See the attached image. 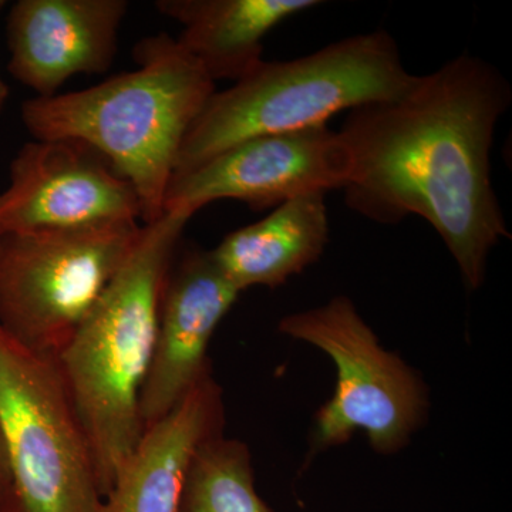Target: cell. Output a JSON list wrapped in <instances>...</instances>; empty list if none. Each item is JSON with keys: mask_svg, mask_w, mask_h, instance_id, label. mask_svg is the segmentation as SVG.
<instances>
[{"mask_svg": "<svg viewBox=\"0 0 512 512\" xmlns=\"http://www.w3.org/2000/svg\"><path fill=\"white\" fill-rule=\"evenodd\" d=\"M511 103L507 77L463 53L396 99L349 111L338 131L350 157L346 205L377 224L423 218L477 291L490 252L511 239L491 175L495 128Z\"/></svg>", "mask_w": 512, "mask_h": 512, "instance_id": "cell-1", "label": "cell"}, {"mask_svg": "<svg viewBox=\"0 0 512 512\" xmlns=\"http://www.w3.org/2000/svg\"><path fill=\"white\" fill-rule=\"evenodd\" d=\"M137 69L103 83L22 104L33 140L86 144L126 178L141 205V224L164 214L178 153L217 87L177 37H144L133 50Z\"/></svg>", "mask_w": 512, "mask_h": 512, "instance_id": "cell-2", "label": "cell"}, {"mask_svg": "<svg viewBox=\"0 0 512 512\" xmlns=\"http://www.w3.org/2000/svg\"><path fill=\"white\" fill-rule=\"evenodd\" d=\"M191 218L171 210L143 224L126 262L57 359L92 447L103 497L144 433L141 389L165 282Z\"/></svg>", "mask_w": 512, "mask_h": 512, "instance_id": "cell-3", "label": "cell"}, {"mask_svg": "<svg viewBox=\"0 0 512 512\" xmlns=\"http://www.w3.org/2000/svg\"><path fill=\"white\" fill-rule=\"evenodd\" d=\"M414 77L383 29L288 62L264 60L208 99L184 138L173 178L249 138L328 126L342 111L396 99Z\"/></svg>", "mask_w": 512, "mask_h": 512, "instance_id": "cell-4", "label": "cell"}, {"mask_svg": "<svg viewBox=\"0 0 512 512\" xmlns=\"http://www.w3.org/2000/svg\"><path fill=\"white\" fill-rule=\"evenodd\" d=\"M0 421L10 463L0 512H99L92 447L53 357L0 328Z\"/></svg>", "mask_w": 512, "mask_h": 512, "instance_id": "cell-5", "label": "cell"}, {"mask_svg": "<svg viewBox=\"0 0 512 512\" xmlns=\"http://www.w3.org/2000/svg\"><path fill=\"white\" fill-rule=\"evenodd\" d=\"M143 224L106 222L0 238V328L59 359L133 251Z\"/></svg>", "mask_w": 512, "mask_h": 512, "instance_id": "cell-6", "label": "cell"}, {"mask_svg": "<svg viewBox=\"0 0 512 512\" xmlns=\"http://www.w3.org/2000/svg\"><path fill=\"white\" fill-rule=\"evenodd\" d=\"M279 332L326 353L336 366L332 399L313 421L311 456L363 431L379 454L399 453L423 426L429 394L402 357L380 345L348 296L279 320Z\"/></svg>", "mask_w": 512, "mask_h": 512, "instance_id": "cell-7", "label": "cell"}, {"mask_svg": "<svg viewBox=\"0 0 512 512\" xmlns=\"http://www.w3.org/2000/svg\"><path fill=\"white\" fill-rule=\"evenodd\" d=\"M349 174L348 148L328 126L249 138L174 177L164 211L194 217L221 200L245 202L261 211L309 192L342 190Z\"/></svg>", "mask_w": 512, "mask_h": 512, "instance_id": "cell-8", "label": "cell"}, {"mask_svg": "<svg viewBox=\"0 0 512 512\" xmlns=\"http://www.w3.org/2000/svg\"><path fill=\"white\" fill-rule=\"evenodd\" d=\"M141 222L136 191L93 148L33 140L20 148L0 192V238L47 229Z\"/></svg>", "mask_w": 512, "mask_h": 512, "instance_id": "cell-9", "label": "cell"}, {"mask_svg": "<svg viewBox=\"0 0 512 512\" xmlns=\"http://www.w3.org/2000/svg\"><path fill=\"white\" fill-rule=\"evenodd\" d=\"M239 295L210 251L192 249L171 266L161 298L156 345L140 394L144 430L163 420L212 376L208 348Z\"/></svg>", "mask_w": 512, "mask_h": 512, "instance_id": "cell-10", "label": "cell"}, {"mask_svg": "<svg viewBox=\"0 0 512 512\" xmlns=\"http://www.w3.org/2000/svg\"><path fill=\"white\" fill-rule=\"evenodd\" d=\"M126 0H19L9 10V73L50 97L80 74L106 73L113 64Z\"/></svg>", "mask_w": 512, "mask_h": 512, "instance_id": "cell-11", "label": "cell"}, {"mask_svg": "<svg viewBox=\"0 0 512 512\" xmlns=\"http://www.w3.org/2000/svg\"><path fill=\"white\" fill-rule=\"evenodd\" d=\"M220 384L202 380L163 420L144 430L121 467L99 512H178L185 474L195 450L224 433Z\"/></svg>", "mask_w": 512, "mask_h": 512, "instance_id": "cell-12", "label": "cell"}, {"mask_svg": "<svg viewBox=\"0 0 512 512\" xmlns=\"http://www.w3.org/2000/svg\"><path fill=\"white\" fill-rule=\"evenodd\" d=\"M316 0H158L161 15L181 26L178 43L212 82L235 83L264 59L265 36L282 22L316 8Z\"/></svg>", "mask_w": 512, "mask_h": 512, "instance_id": "cell-13", "label": "cell"}, {"mask_svg": "<svg viewBox=\"0 0 512 512\" xmlns=\"http://www.w3.org/2000/svg\"><path fill=\"white\" fill-rule=\"evenodd\" d=\"M326 192H309L278 205L264 220L222 239L211 256L239 292L278 288L315 264L329 241Z\"/></svg>", "mask_w": 512, "mask_h": 512, "instance_id": "cell-14", "label": "cell"}, {"mask_svg": "<svg viewBox=\"0 0 512 512\" xmlns=\"http://www.w3.org/2000/svg\"><path fill=\"white\" fill-rule=\"evenodd\" d=\"M178 512L275 511L256 491L247 444L221 433L195 450L185 474Z\"/></svg>", "mask_w": 512, "mask_h": 512, "instance_id": "cell-15", "label": "cell"}, {"mask_svg": "<svg viewBox=\"0 0 512 512\" xmlns=\"http://www.w3.org/2000/svg\"><path fill=\"white\" fill-rule=\"evenodd\" d=\"M10 483V463L8 443H6L5 430L0 421V497L8 490Z\"/></svg>", "mask_w": 512, "mask_h": 512, "instance_id": "cell-16", "label": "cell"}, {"mask_svg": "<svg viewBox=\"0 0 512 512\" xmlns=\"http://www.w3.org/2000/svg\"><path fill=\"white\" fill-rule=\"evenodd\" d=\"M5 5V2L0 0V6ZM9 99V87L8 84L3 82L2 77H0V114H2L3 109H5L6 101Z\"/></svg>", "mask_w": 512, "mask_h": 512, "instance_id": "cell-17", "label": "cell"}]
</instances>
